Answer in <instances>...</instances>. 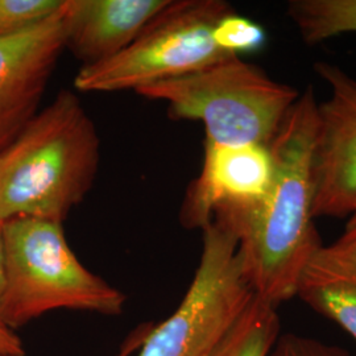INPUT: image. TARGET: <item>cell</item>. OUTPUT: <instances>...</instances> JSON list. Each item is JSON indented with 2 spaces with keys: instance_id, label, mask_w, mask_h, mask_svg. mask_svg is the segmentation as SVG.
Masks as SVG:
<instances>
[{
  "instance_id": "cell-1",
  "label": "cell",
  "mask_w": 356,
  "mask_h": 356,
  "mask_svg": "<svg viewBox=\"0 0 356 356\" xmlns=\"http://www.w3.org/2000/svg\"><path fill=\"white\" fill-rule=\"evenodd\" d=\"M314 90L307 86L285 116L269 149L275 177L264 201L229 225L254 296L277 306L297 296L301 276L322 248L314 216Z\"/></svg>"
},
{
  "instance_id": "cell-2",
  "label": "cell",
  "mask_w": 356,
  "mask_h": 356,
  "mask_svg": "<svg viewBox=\"0 0 356 356\" xmlns=\"http://www.w3.org/2000/svg\"><path fill=\"white\" fill-rule=\"evenodd\" d=\"M99 160L92 120L73 91L61 90L0 153V220L63 223L91 189Z\"/></svg>"
},
{
  "instance_id": "cell-3",
  "label": "cell",
  "mask_w": 356,
  "mask_h": 356,
  "mask_svg": "<svg viewBox=\"0 0 356 356\" xmlns=\"http://www.w3.org/2000/svg\"><path fill=\"white\" fill-rule=\"evenodd\" d=\"M4 289L0 323L15 331L54 310L120 316L124 293L76 257L63 223L19 216L3 222Z\"/></svg>"
},
{
  "instance_id": "cell-4",
  "label": "cell",
  "mask_w": 356,
  "mask_h": 356,
  "mask_svg": "<svg viewBox=\"0 0 356 356\" xmlns=\"http://www.w3.org/2000/svg\"><path fill=\"white\" fill-rule=\"evenodd\" d=\"M164 101L173 119L198 120L211 144L269 145L300 91L239 56L136 91Z\"/></svg>"
},
{
  "instance_id": "cell-5",
  "label": "cell",
  "mask_w": 356,
  "mask_h": 356,
  "mask_svg": "<svg viewBox=\"0 0 356 356\" xmlns=\"http://www.w3.org/2000/svg\"><path fill=\"white\" fill-rule=\"evenodd\" d=\"M238 239L211 220L202 229V252L177 309L145 335L138 356H216L252 302Z\"/></svg>"
},
{
  "instance_id": "cell-6",
  "label": "cell",
  "mask_w": 356,
  "mask_h": 356,
  "mask_svg": "<svg viewBox=\"0 0 356 356\" xmlns=\"http://www.w3.org/2000/svg\"><path fill=\"white\" fill-rule=\"evenodd\" d=\"M229 11L231 6L223 0L170 1L126 49L101 63L83 65L74 88L85 92L138 91L234 57L213 38L218 20Z\"/></svg>"
},
{
  "instance_id": "cell-7",
  "label": "cell",
  "mask_w": 356,
  "mask_h": 356,
  "mask_svg": "<svg viewBox=\"0 0 356 356\" xmlns=\"http://www.w3.org/2000/svg\"><path fill=\"white\" fill-rule=\"evenodd\" d=\"M314 70L329 86L317 106L314 216L348 219L356 213V78L330 63H317Z\"/></svg>"
},
{
  "instance_id": "cell-8",
  "label": "cell",
  "mask_w": 356,
  "mask_h": 356,
  "mask_svg": "<svg viewBox=\"0 0 356 356\" xmlns=\"http://www.w3.org/2000/svg\"><path fill=\"white\" fill-rule=\"evenodd\" d=\"M273 177L269 145L204 143V165L182 204V225L201 229L211 220L229 225L264 201Z\"/></svg>"
},
{
  "instance_id": "cell-9",
  "label": "cell",
  "mask_w": 356,
  "mask_h": 356,
  "mask_svg": "<svg viewBox=\"0 0 356 356\" xmlns=\"http://www.w3.org/2000/svg\"><path fill=\"white\" fill-rule=\"evenodd\" d=\"M66 40L67 0L42 23L0 36V153L38 115Z\"/></svg>"
},
{
  "instance_id": "cell-10",
  "label": "cell",
  "mask_w": 356,
  "mask_h": 356,
  "mask_svg": "<svg viewBox=\"0 0 356 356\" xmlns=\"http://www.w3.org/2000/svg\"><path fill=\"white\" fill-rule=\"evenodd\" d=\"M170 0H67V40L83 65L126 49Z\"/></svg>"
},
{
  "instance_id": "cell-11",
  "label": "cell",
  "mask_w": 356,
  "mask_h": 356,
  "mask_svg": "<svg viewBox=\"0 0 356 356\" xmlns=\"http://www.w3.org/2000/svg\"><path fill=\"white\" fill-rule=\"evenodd\" d=\"M297 297L356 342V257L322 245L301 276Z\"/></svg>"
},
{
  "instance_id": "cell-12",
  "label": "cell",
  "mask_w": 356,
  "mask_h": 356,
  "mask_svg": "<svg viewBox=\"0 0 356 356\" xmlns=\"http://www.w3.org/2000/svg\"><path fill=\"white\" fill-rule=\"evenodd\" d=\"M286 15L306 44L356 33V0H291Z\"/></svg>"
},
{
  "instance_id": "cell-13",
  "label": "cell",
  "mask_w": 356,
  "mask_h": 356,
  "mask_svg": "<svg viewBox=\"0 0 356 356\" xmlns=\"http://www.w3.org/2000/svg\"><path fill=\"white\" fill-rule=\"evenodd\" d=\"M280 327L277 307L254 296L216 356H269Z\"/></svg>"
},
{
  "instance_id": "cell-14",
  "label": "cell",
  "mask_w": 356,
  "mask_h": 356,
  "mask_svg": "<svg viewBox=\"0 0 356 356\" xmlns=\"http://www.w3.org/2000/svg\"><path fill=\"white\" fill-rule=\"evenodd\" d=\"M213 38L222 51L241 57L243 53L260 51L267 41V33L260 24L232 10L218 20Z\"/></svg>"
},
{
  "instance_id": "cell-15",
  "label": "cell",
  "mask_w": 356,
  "mask_h": 356,
  "mask_svg": "<svg viewBox=\"0 0 356 356\" xmlns=\"http://www.w3.org/2000/svg\"><path fill=\"white\" fill-rule=\"evenodd\" d=\"M65 0H0V36L42 23L58 13Z\"/></svg>"
},
{
  "instance_id": "cell-16",
  "label": "cell",
  "mask_w": 356,
  "mask_h": 356,
  "mask_svg": "<svg viewBox=\"0 0 356 356\" xmlns=\"http://www.w3.org/2000/svg\"><path fill=\"white\" fill-rule=\"evenodd\" d=\"M269 356H353L335 344L298 334H281Z\"/></svg>"
},
{
  "instance_id": "cell-17",
  "label": "cell",
  "mask_w": 356,
  "mask_h": 356,
  "mask_svg": "<svg viewBox=\"0 0 356 356\" xmlns=\"http://www.w3.org/2000/svg\"><path fill=\"white\" fill-rule=\"evenodd\" d=\"M330 247L339 254L356 257V213L347 219L343 234Z\"/></svg>"
},
{
  "instance_id": "cell-18",
  "label": "cell",
  "mask_w": 356,
  "mask_h": 356,
  "mask_svg": "<svg viewBox=\"0 0 356 356\" xmlns=\"http://www.w3.org/2000/svg\"><path fill=\"white\" fill-rule=\"evenodd\" d=\"M153 323H144L138 326L135 330L132 331L127 338L123 341L120 346L119 351L115 354V356H131L136 354L141 347V344L145 339V335L148 331L151 330Z\"/></svg>"
},
{
  "instance_id": "cell-19",
  "label": "cell",
  "mask_w": 356,
  "mask_h": 356,
  "mask_svg": "<svg viewBox=\"0 0 356 356\" xmlns=\"http://www.w3.org/2000/svg\"><path fill=\"white\" fill-rule=\"evenodd\" d=\"M0 351L15 356L26 355L24 344L20 338L15 334V331L7 329L0 323Z\"/></svg>"
},
{
  "instance_id": "cell-20",
  "label": "cell",
  "mask_w": 356,
  "mask_h": 356,
  "mask_svg": "<svg viewBox=\"0 0 356 356\" xmlns=\"http://www.w3.org/2000/svg\"><path fill=\"white\" fill-rule=\"evenodd\" d=\"M4 289V243H3V220H0V301Z\"/></svg>"
},
{
  "instance_id": "cell-21",
  "label": "cell",
  "mask_w": 356,
  "mask_h": 356,
  "mask_svg": "<svg viewBox=\"0 0 356 356\" xmlns=\"http://www.w3.org/2000/svg\"><path fill=\"white\" fill-rule=\"evenodd\" d=\"M0 356H15V355H11V354H6V353H3V351H0Z\"/></svg>"
}]
</instances>
